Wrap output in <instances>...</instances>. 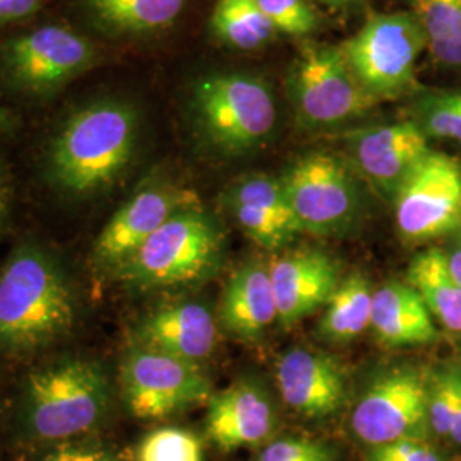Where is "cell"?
<instances>
[{"label": "cell", "instance_id": "cell-28", "mask_svg": "<svg viewBox=\"0 0 461 461\" xmlns=\"http://www.w3.org/2000/svg\"><path fill=\"white\" fill-rule=\"evenodd\" d=\"M461 407V366L446 364L429 373L428 412L432 438L447 441Z\"/></svg>", "mask_w": 461, "mask_h": 461}, {"label": "cell", "instance_id": "cell-27", "mask_svg": "<svg viewBox=\"0 0 461 461\" xmlns=\"http://www.w3.org/2000/svg\"><path fill=\"white\" fill-rule=\"evenodd\" d=\"M412 113L413 123L428 139L451 140L461 148V89L419 91Z\"/></svg>", "mask_w": 461, "mask_h": 461}, {"label": "cell", "instance_id": "cell-9", "mask_svg": "<svg viewBox=\"0 0 461 461\" xmlns=\"http://www.w3.org/2000/svg\"><path fill=\"white\" fill-rule=\"evenodd\" d=\"M398 236L424 245L461 232V161L429 150L396 190Z\"/></svg>", "mask_w": 461, "mask_h": 461}, {"label": "cell", "instance_id": "cell-24", "mask_svg": "<svg viewBox=\"0 0 461 461\" xmlns=\"http://www.w3.org/2000/svg\"><path fill=\"white\" fill-rule=\"evenodd\" d=\"M373 291L363 274L340 280L321 314L318 335L329 342L346 344L371 327Z\"/></svg>", "mask_w": 461, "mask_h": 461}, {"label": "cell", "instance_id": "cell-37", "mask_svg": "<svg viewBox=\"0 0 461 461\" xmlns=\"http://www.w3.org/2000/svg\"><path fill=\"white\" fill-rule=\"evenodd\" d=\"M16 129V118L0 101V133L13 132Z\"/></svg>", "mask_w": 461, "mask_h": 461}, {"label": "cell", "instance_id": "cell-8", "mask_svg": "<svg viewBox=\"0 0 461 461\" xmlns=\"http://www.w3.org/2000/svg\"><path fill=\"white\" fill-rule=\"evenodd\" d=\"M428 369L396 366L369 383L350 413L354 436L367 446L430 439Z\"/></svg>", "mask_w": 461, "mask_h": 461}, {"label": "cell", "instance_id": "cell-16", "mask_svg": "<svg viewBox=\"0 0 461 461\" xmlns=\"http://www.w3.org/2000/svg\"><path fill=\"white\" fill-rule=\"evenodd\" d=\"M268 272L282 329H291L325 308L342 280L337 260L316 248L282 253L268 264Z\"/></svg>", "mask_w": 461, "mask_h": 461}, {"label": "cell", "instance_id": "cell-10", "mask_svg": "<svg viewBox=\"0 0 461 461\" xmlns=\"http://www.w3.org/2000/svg\"><path fill=\"white\" fill-rule=\"evenodd\" d=\"M123 400L133 417L159 420L209 402L212 383L200 364L133 344L120 366Z\"/></svg>", "mask_w": 461, "mask_h": 461}, {"label": "cell", "instance_id": "cell-2", "mask_svg": "<svg viewBox=\"0 0 461 461\" xmlns=\"http://www.w3.org/2000/svg\"><path fill=\"white\" fill-rule=\"evenodd\" d=\"M76 320V294L62 264L33 243L17 247L0 272V352L24 356L55 346Z\"/></svg>", "mask_w": 461, "mask_h": 461}, {"label": "cell", "instance_id": "cell-36", "mask_svg": "<svg viewBox=\"0 0 461 461\" xmlns=\"http://www.w3.org/2000/svg\"><path fill=\"white\" fill-rule=\"evenodd\" d=\"M9 217V185L5 178V171L0 163V230L7 222Z\"/></svg>", "mask_w": 461, "mask_h": 461}, {"label": "cell", "instance_id": "cell-31", "mask_svg": "<svg viewBox=\"0 0 461 461\" xmlns=\"http://www.w3.org/2000/svg\"><path fill=\"white\" fill-rule=\"evenodd\" d=\"M253 461H335V453L308 438H282L260 447Z\"/></svg>", "mask_w": 461, "mask_h": 461}, {"label": "cell", "instance_id": "cell-29", "mask_svg": "<svg viewBox=\"0 0 461 461\" xmlns=\"http://www.w3.org/2000/svg\"><path fill=\"white\" fill-rule=\"evenodd\" d=\"M137 461H203V446L190 430L156 429L140 441Z\"/></svg>", "mask_w": 461, "mask_h": 461}, {"label": "cell", "instance_id": "cell-26", "mask_svg": "<svg viewBox=\"0 0 461 461\" xmlns=\"http://www.w3.org/2000/svg\"><path fill=\"white\" fill-rule=\"evenodd\" d=\"M211 32L221 43L238 50L260 49L277 33L258 0H215Z\"/></svg>", "mask_w": 461, "mask_h": 461}, {"label": "cell", "instance_id": "cell-25", "mask_svg": "<svg viewBox=\"0 0 461 461\" xmlns=\"http://www.w3.org/2000/svg\"><path fill=\"white\" fill-rule=\"evenodd\" d=\"M436 64L461 70V0H407Z\"/></svg>", "mask_w": 461, "mask_h": 461}, {"label": "cell", "instance_id": "cell-17", "mask_svg": "<svg viewBox=\"0 0 461 461\" xmlns=\"http://www.w3.org/2000/svg\"><path fill=\"white\" fill-rule=\"evenodd\" d=\"M347 142L357 169L392 198L413 166L430 150L428 137L412 120L354 131L347 135Z\"/></svg>", "mask_w": 461, "mask_h": 461}, {"label": "cell", "instance_id": "cell-15", "mask_svg": "<svg viewBox=\"0 0 461 461\" xmlns=\"http://www.w3.org/2000/svg\"><path fill=\"white\" fill-rule=\"evenodd\" d=\"M284 403L297 415L323 420L340 412L348 398L344 366L333 356L310 348H291L277 364Z\"/></svg>", "mask_w": 461, "mask_h": 461}, {"label": "cell", "instance_id": "cell-3", "mask_svg": "<svg viewBox=\"0 0 461 461\" xmlns=\"http://www.w3.org/2000/svg\"><path fill=\"white\" fill-rule=\"evenodd\" d=\"M112 405V384L104 367L74 357L33 371L23 393L21 417L40 441H70L93 430Z\"/></svg>", "mask_w": 461, "mask_h": 461}, {"label": "cell", "instance_id": "cell-30", "mask_svg": "<svg viewBox=\"0 0 461 461\" xmlns=\"http://www.w3.org/2000/svg\"><path fill=\"white\" fill-rule=\"evenodd\" d=\"M265 16L282 33L308 34L314 30V14L306 0H258Z\"/></svg>", "mask_w": 461, "mask_h": 461}, {"label": "cell", "instance_id": "cell-21", "mask_svg": "<svg viewBox=\"0 0 461 461\" xmlns=\"http://www.w3.org/2000/svg\"><path fill=\"white\" fill-rule=\"evenodd\" d=\"M371 329L388 348L430 346L439 331L428 306L407 282H386L373 294Z\"/></svg>", "mask_w": 461, "mask_h": 461}, {"label": "cell", "instance_id": "cell-18", "mask_svg": "<svg viewBox=\"0 0 461 461\" xmlns=\"http://www.w3.org/2000/svg\"><path fill=\"white\" fill-rule=\"evenodd\" d=\"M226 207L245 236L268 251L291 245L303 232L280 178L255 175L234 183Z\"/></svg>", "mask_w": 461, "mask_h": 461}, {"label": "cell", "instance_id": "cell-5", "mask_svg": "<svg viewBox=\"0 0 461 461\" xmlns=\"http://www.w3.org/2000/svg\"><path fill=\"white\" fill-rule=\"evenodd\" d=\"M188 108L202 137L230 156L262 146L277 122L268 86L240 72H217L197 79Z\"/></svg>", "mask_w": 461, "mask_h": 461}, {"label": "cell", "instance_id": "cell-33", "mask_svg": "<svg viewBox=\"0 0 461 461\" xmlns=\"http://www.w3.org/2000/svg\"><path fill=\"white\" fill-rule=\"evenodd\" d=\"M41 461H120L108 447L95 443L64 441L51 447Z\"/></svg>", "mask_w": 461, "mask_h": 461}, {"label": "cell", "instance_id": "cell-39", "mask_svg": "<svg viewBox=\"0 0 461 461\" xmlns=\"http://www.w3.org/2000/svg\"><path fill=\"white\" fill-rule=\"evenodd\" d=\"M329 5H347V4H354V2H359V0H321Z\"/></svg>", "mask_w": 461, "mask_h": 461}, {"label": "cell", "instance_id": "cell-19", "mask_svg": "<svg viewBox=\"0 0 461 461\" xmlns=\"http://www.w3.org/2000/svg\"><path fill=\"white\" fill-rule=\"evenodd\" d=\"M217 330L209 306L198 301H183L144 316L135 329V344L200 364L212 356Z\"/></svg>", "mask_w": 461, "mask_h": 461}, {"label": "cell", "instance_id": "cell-12", "mask_svg": "<svg viewBox=\"0 0 461 461\" xmlns=\"http://www.w3.org/2000/svg\"><path fill=\"white\" fill-rule=\"evenodd\" d=\"M303 232L330 236L346 230L359 214L361 195L348 166L337 156L314 152L280 178Z\"/></svg>", "mask_w": 461, "mask_h": 461}, {"label": "cell", "instance_id": "cell-34", "mask_svg": "<svg viewBox=\"0 0 461 461\" xmlns=\"http://www.w3.org/2000/svg\"><path fill=\"white\" fill-rule=\"evenodd\" d=\"M41 0H0V28L24 23L36 16Z\"/></svg>", "mask_w": 461, "mask_h": 461}, {"label": "cell", "instance_id": "cell-13", "mask_svg": "<svg viewBox=\"0 0 461 461\" xmlns=\"http://www.w3.org/2000/svg\"><path fill=\"white\" fill-rule=\"evenodd\" d=\"M202 207L197 194L171 183H150L137 190L110 221L95 241L93 262L115 272L173 215Z\"/></svg>", "mask_w": 461, "mask_h": 461}, {"label": "cell", "instance_id": "cell-40", "mask_svg": "<svg viewBox=\"0 0 461 461\" xmlns=\"http://www.w3.org/2000/svg\"><path fill=\"white\" fill-rule=\"evenodd\" d=\"M456 461H461V460H456Z\"/></svg>", "mask_w": 461, "mask_h": 461}, {"label": "cell", "instance_id": "cell-32", "mask_svg": "<svg viewBox=\"0 0 461 461\" xmlns=\"http://www.w3.org/2000/svg\"><path fill=\"white\" fill-rule=\"evenodd\" d=\"M366 461H447L430 439H405L392 445L369 447Z\"/></svg>", "mask_w": 461, "mask_h": 461}, {"label": "cell", "instance_id": "cell-7", "mask_svg": "<svg viewBox=\"0 0 461 461\" xmlns=\"http://www.w3.org/2000/svg\"><path fill=\"white\" fill-rule=\"evenodd\" d=\"M426 49V36L411 13L369 17L340 47L356 79L381 101L419 93L415 68Z\"/></svg>", "mask_w": 461, "mask_h": 461}, {"label": "cell", "instance_id": "cell-1", "mask_svg": "<svg viewBox=\"0 0 461 461\" xmlns=\"http://www.w3.org/2000/svg\"><path fill=\"white\" fill-rule=\"evenodd\" d=\"M139 132V112L127 99L99 96L79 104L47 146L50 186L77 200L110 192L132 166Z\"/></svg>", "mask_w": 461, "mask_h": 461}, {"label": "cell", "instance_id": "cell-11", "mask_svg": "<svg viewBox=\"0 0 461 461\" xmlns=\"http://www.w3.org/2000/svg\"><path fill=\"white\" fill-rule=\"evenodd\" d=\"M291 98L306 127L337 125L381 103L356 79L340 47L304 49L291 74Z\"/></svg>", "mask_w": 461, "mask_h": 461}, {"label": "cell", "instance_id": "cell-38", "mask_svg": "<svg viewBox=\"0 0 461 461\" xmlns=\"http://www.w3.org/2000/svg\"><path fill=\"white\" fill-rule=\"evenodd\" d=\"M447 441L451 445L461 446V407L456 419H455V424H453V429H451V434H449Z\"/></svg>", "mask_w": 461, "mask_h": 461}, {"label": "cell", "instance_id": "cell-6", "mask_svg": "<svg viewBox=\"0 0 461 461\" xmlns=\"http://www.w3.org/2000/svg\"><path fill=\"white\" fill-rule=\"evenodd\" d=\"M98 62V47L87 34L57 23L0 41V81L34 101L57 96Z\"/></svg>", "mask_w": 461, "mask_h": 461}, {"label": "cell", "instance_id": "cell-22", "mask_svg": "<svg viewBox=\"0 0 461 461\" xmlns=\"http://www.w3.org/2000/svg\"><path fill=\"white\" fill-rule=\"evenodd\" d=\"M186 0H72L95 33L106 38H144L169 30Z\"/></svg>", "mask_w": 461, "mask_h": 461}, {"label": "cell", "instance_id": "cell-20", "mask_svg": "<svg viewBox=\"0 0 461 461\" xmlns=\"http://www.w3.org/2000/svg\"><path fill=\"white\" fill-rule=\"evenodd\" d=\"M219 321L230 337L243 342L264 339L277 321L268 264L248 262L232 274L221 297Z\"/></svg>", "mask_w": 461, "mask_h": 461}, {"label": "cell", "instance_id": "cell-23", "mask_svg": "<svg viewBox=\"0 0 461 461\" xmlns=\"http://www.w3.org/2000/svg\"><path fill=\"white\" fill-rule=\"evenodd\" d=\"M424 301L429 313L443 329L461 333V284L451 274L445 249L417 253L407 268V280Z\"/></svg>", "mask_w": 461, "mask_h": 461}, {"label": "cell", "instance_id": "cell-35", "mask_svg": "<svg viewBox=\"0 0 461 461\" xmlns=\"http://www.w3.org/2000/svg\"><path fill=\"white\" fill-rule=\"evenodd\" d=\"M445 253L451 274L461 284V232L453 236V241Z\"/></svg>", "mask_w": 461, "mask_h": 461}, {"label": "cell", "instance_id": "cell-14", "mask_svg": "<svg viewBox=\"0 0 461 461\" xmlns=\"http://www.w3.org/2000/svg\"><path fill=\"white\" fill-rule=\"evenodd\" d=\"M279 430V413L272 396L253 379L232 383L209 400L205 436L222 453L264 447Z\"/></svg>", "mask_w": 461, "mask_h": 461}, {"label": "cell", "instance_id": "cell-4", "mask_svg": "<svg viewBox=\"0 0 461 461\" xmlns=\"http://www.w3.org/2000/svg\"><path fill=\"white\" fill-rule=\"evenodd\" d=\"M224 251L221 224L202 207L188 209L166 221L113 274L139 289L192 285L214 274Z\"/></svg>", "mask_w": 461, "mask_h": 461}]
</instances>
